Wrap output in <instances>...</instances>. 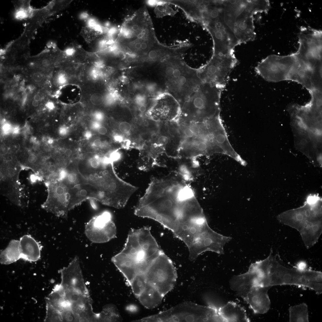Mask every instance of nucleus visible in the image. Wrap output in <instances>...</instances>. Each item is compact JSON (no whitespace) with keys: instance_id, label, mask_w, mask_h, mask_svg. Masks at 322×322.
<instances>
[{"instance_id":"1","label":"nucleus","mask_w":322,"mask_h":322,"mask_svg":"<svg viewBox=\"0 0 322 322\" xmlns=\"http://www.w3.org/2000/svg\"><path fill=\"white\" fill-rule=\"evenodd\" d=\"M198 202L192 187L184 180L170 175L152 177L134 213L156 221L173 233Z\"/></svg>"},{"instance_id":"2","label":"nucleus","mask_w":322,"mask_h":322,"mask_svg":"<svg viewBox=\"0 0 322 322\" xmlns=\"http://www.w3.org/2000/svg\"><path fill=\"white\" fill-rule=\"evenodd\" d=\"M170 125L178 149V158L192 159L220 153L235 160L239 155L231 144L221 115L203 121L178 118Z\"/></svg>"},{"instance_id":"3","label":"nucleus","mask_w":322,"mask_h":322,"mask_svg":"<svg viewBox=\"0 0 322 322\" xmlns=\"http://www.w3.org/2000/svg\"><path fill=\"white\" fill-rule=\"evenodd\" d=\"M163 250L151 232L150 227L132 229L122 250L114 257L115 264L125 277L133 279Z\"/></svg>"},{"instance_id":"4","label":"nucleus","mask_w":322,"mask_h":322,"mask_svg":"<svg viewBox=\"0 0 322 322\" xmlns=\"http://www.w3.org/2000/svg\"><path fill=\"white\" fill-rule=\"evenodd\" d=\"M113 163H103L96 170L82 175L98 191L99 201L117 208H124L138 188L123 180L116 174Z\"/></svg>"},{"instance_id":"5","label":"nucleus","mask_w":322,"mask_h":322,"mask_svg":"<svg viewBox=\"0 0 322 322\" xmlns=\"http://www.w3.org/2000/svg\"><path fill=\"white\" fill-rule=\"evenodd\" d=\"M117 43L125 50L140 53L148 52L158 43L146 7L140 9L125 21Z\"/></svg>"},{"instance_id":"6","label":"nucleus","mask_w":322,"mask_h":322,"mask_svg":"<svg viewBox=\"0 0 322 322\" xmlns=\"http://www.w3.org/2000/svg\"><path fill=\"white\" fill-rule=\"evenodd\" d=\"M222 86L203 82L199 89L181 106L179 118L188 121H203L220 115Z\"/></svg>"},{"instance_id":"7","label":"nucleus","mask_w":322,"mask_h":322,"mask_svg":"<svg viewBox=\"0 0 322 322\" xmlns=\"http://www.w3.org/2000/svg\"><path fill=\"white\" fill-rule=\"evenodd\" d=\"M165 73L168 78L169 88L180 106L199 88L203 82L198 72L187 66L180 54L165 62Z\"/></svg>"},{"instance_id":"8","label":"nucleus","mask_w":322,"mask_h":322,"mask_svg":"<svg viewBox=\"0 0 322 322\" xmlns=\"http://www.w3.org/2000/svg\"><path fill=\"white\" fill-rule=\"evenodd\" d=\"M188 249L189 258L195 260L212 246L216 232L209 226L206 217L187 221L179 224L173 233Z\"/></svg>"},{"instance_id":"9","label":"nucleus","mask_w":322,"mask_h":322,"mask_svg":"<svg viewBox=\"0 0 322 322\" xmlns=\"http://www.w3.org/2000/svg\"><path fill=\"white\" fill-rule=\"evenodd\" d=\"M254 15L251 1H228L225 4V22L241 44L256 37Z\"/></svg>"},{"instance_id":"10","label":"nucleus","mask_w":322,"mask_h":322,"mask_svg":"<svg viewBox=\"0 0 322 322\" xmlns=\"http://www.w3.org/2000/svg\"><path fill=\"white\" fill-rule=\"evenodd\" d=\"M144 322H223L218 308L192 302L178 304L165 311L143 318Z\"/></svg>"},{"instance_id":"11","label":"nucleus","mask_w":322,"mask_h":322,"mask_svg":"<svg viewBox=\"0 0 322 322\" xmlns=\"http://www.w3.org/2000/svg\"><path fill=\"white\" fill-rule=\"evenodd\" d=\"M322 199L318 195L308 196L304 205L279 215L281 223L296 229L300 233L314 225L322 222Z\"/></svg>"},{"instance_id":"12","label":"nucleus","mask_w":322,"mask_h":322,"mask_svg":"<svg viewBox=\"0 0 322 322\" xmlns=\"http://www.w3.org/2000/svg\"><path fill=\"white\" fill-rule=\"evenodd\" d=\"M272 252L266 259L252 263L246 273L233 277L230 282L232 289L238 293L253 287H272Z\"/></svg>"},{"instance_id":"13","label":"nucleus","mask_w":322,"mask_h":322,"mask_svg":"<svg viewBox=\"0 0 322 322\" xmlns=\"http://www.w3.org/2000/svg\"><path fill=\"white\" fill-rule=\"evenodd\" d=\"M144 275L146 283L155 288L164 297L173 288L177 277L175 266L164 252Z\"/></svg>"},{"instance_id":"14","label":"nucleus","mask_w":322,"mask_h":322,"mask_svg":"<svg viewBox=\"0 0 322 322\" xmlns=\"http://www.w3.org/2000/svg\"><path fill=\"white\" fill-rule=\"evenodd\" d=\"M48 196L42 208L59 217L67 218L69 211L75 207L72 188L63 181L47 180Z\"/></svg>"},{"instance_id":"15","label":"nucleus","mask_w":322,"mask_h":322,"mask_svg":"<svg viewBox=\"0 0 322 322\" xmlns=\"http://www.w3.org/2000/svg\"><path fill=\"white\" fill-rule=\"evenodd\" d=\"M297 60L295 53L285 56L270 55L262 60L255 67V70L268 82H278L288 80Z\"/></svg>"},{"instance_id":"16","label":"nucleus","mask_w":322,"mask_h":322,"mask_svg":"<svg viewBox=\"0 0 322 322\" xmlns=\"http://www.w3.org/2000/svg\"><path fill=\"white\" fill-rule=\"evenodd\" d=\"M85 233L91 242L96 244L105 243L116 238V227L111 214L105 212L93 217L86 224Z\"/></svg>"},{"instance_id":"17","label":"nucleus","mask_w":322,"mask_h":322,"mask_svg":"<svg viewBox=\"0 0 322 322\" xmlns=\"http://www.w3.org/2000/svg\"><path fill=\"white\" fill-rule=\"evenodd\" d=\"M305 271L302 272L295 267L292 268L284 266L278 261L276 256L273 255L271 268V286L295 285L313 290L314 285L306 280Z\"/></svg>"},{"instance_id":"18","label":"nucleus","mask_w":322,"mask_h":322,"mask_svg":"<svg viewBox=\"0 0 322 322\" xmlns=\"http://www.w3.org/2000/svg\"><path fill=\"white\" fill-rule=\"evenodd\" d=\"M59 272L61 278L60 284L64 290L89 295L77 256L75 257L67 266L60 270Z\"/></svg>"},{"instance_id":"19","label":"nucleus","mask_w":322,"mask_h":322,"mask_svg":"<svg viewBox=\"0 0 322 322\" xmlns=\"http://www.w3.org/2000/svg\"><path fill=\"white\" fill-rule=\"evenodd\" d=\"M180 112L178 101L170 94H166L156 100L151 111V117L156 122H171L179 118Z\"/></svg>"},{"instance_id":"20","label":"nucleus","mask_w":322,"mask_h":322,"mask_svg":"<svg viewBox=\"0 0 322 322\" xmlns=\"http://www.w3.org/2000/svg\"><path fill=\"white\" fill-rule=\"evenodd\" d=\"M272 287H253L238 294L255 314H263L270 308L271 302L268 291Z\"/></svg>"},{"instance_id":"21","label":"nucleus","mask_w":322,"mask_h":322,"mask_svg":"<svg viewBox=\"0 0 322 322\" xmlns=\"http://www.w3.org/2000/svg\"><path fill=\"white\" fill-rule=\"evenodd\" d=\"M62 289L64 296L70 303L71 308L75 318H84L93 313L92 301L90 294H84L75 291Z\"/></svg>"},{"instance_id":"22","label":"nucleus","mask_w":322,"mask_h":322,"mask_svg":"<svg viewBox=\"0 0 322 322\" xmlns=\"http://www.w3.org/2000/svg\"><path fill=\"white\" fill-rule=\"evenodd\" d=\"M19 240L20 259L35 262L40 259V247L34 238L30 235H25L21 237Z\"/></svg>"},{"instance_id":"23","label":"nucleus","mask_w":322,"mask_h":322,"mask_svg":"<svg viewBox=\"0 0 322 322\" xmlns=\"http://www.w3.org/2000/svg\"><path fill=\"white\" fill-rule=\"evenodd\" d=\"M224 322H250L246 311L236 303L229 302L218 308Z\"/></svg>"},{"instance_id":"24","label":"nucleus","mask_w":322,"mask_h":322,"mask_svg":"<svg viewBox=\"0 0 322 322\" xmlns=\"http://www.w3.org/2000/svg\"><path fill=\"white\" fill-rule=\"evenodd\" d=\"M164 297L155 288L146 284L144 289L137 298L148 309H152L162 303Z\"/></svg>"},{"instance_id":"25","label":"nucleus","mask_w":322,"mask_h":322,"mask_svg":"<svg viewBox=\"0 0 322 322\" xmlns=\"http://www.w3.org/2000/svg\"><path fill=\"white\" fill-rule=\"evenodd\" d=\"M2 264H9L20 259L19 240H12L7 247L2 251L0 255Z\"/></svg>"},{"instance_id":"26","label":"nucleus","mask_w":322,"mask_h":322,"mask_svg":"<svg viewBox=\"0 0 322 322\" xmlns=\"http://www.w3.org/2000/svg\"><path fill=\"white\" fill-rule=\"evenodd\" d=\"M289 311L290 322H309L308 307L306 303L291 306Z\"/></svg>"},{"instance_id":"27","label":"nucleus","mask_w":322,"mask_h":322,"mask_svg":"<svg viewBox=\"0 0 322 322\" xmlns=\"http://www.w3.org/2000/svg\"><path fill=\"white\" fill-rule=\"evenodd\" d=\"M122 320L116 307L113 304L106 305L98 313V322H119Z\"/></svg>"},{"instance_id":"28","label":"nucleus","mask_w":322,"mask_h":322,"mask_svg":"<svg viewBox=\"0 0 322 322\" xmlns=\"http://www.w3.org/2000/svg\"><path fill=\"white\" fill-rule=\"evenodd\" d=\"M146 284L144 275H137L134 278L129 286L137 298L144 289Z\"/></svg>"},{"instance_id":"29","label":"nucleus","mask_w":322,"mask_h":322,"mask_svg":"<svg viewBox=\"0 0 322 322\" xmlns=\"http://www.w3.org/2000/svg\"><path fill=\"white\" fill-rule=\"evenodd\" d=\"M119 129L122 133L128 134L130 131L131 126L126 122H122L119 125Z\"/></svg>"},{"instance_id":"30","label":"nucleus","mask_w":322,"mask_h":322,"mask_svg":"<svg viewBox=\"0 0 322 322\" xmlns=\"http://www.w3.org/2000/svg\"><path fill=\"white\" fill-rule=\"evenodd\" d=\"M93 117L94 120L100 122L104 120V118L103 114L101 112L98 111L93 113Z\"/></svg>"},{"instance_id":"31","label":"nucleus","mask_w":322,"mask_h":322,"mask_svg":"<svg viewBox=\"0 0 322 322\" xmlns=\"http://www.w3.org/2000/svg\"><path fill=\"white\" fill-rule=\"evenodd\" d=\"M295 267L300 271H303L307 269V264L305 262L301 261L299 262Z\"/></svg>"},{"instance_id":"32","label":"nucleus","mask_w":322,"mask_h":322,"mask_svg":"<svg viewBox=\"0 0 322 322\" xmlns=\"http://www.w3.org/2000/svg\"><path fill=\"white\" fill-rule=\"evenodd\" d=\"M69 129L65 126H62L60 127L59 129V133L60 135L63 136H66L68 133Z\"/></svg>"},{"instance_id":"33","label":"nucleus","mask_w":322,"mask_h":322,"mask_svg":"<svg viewBox=\"0 0 322 322\" xmlns=\"http://www.w3.org/2000/svg\"><path fill=\"white\" fill-rule=\"evenodd\" d=\"M101 122L94 120L90 124V127L91 129L94 130H97L101 126Z\"/></svg>"},{"instance_id":"34","label":"nucleus","mask_w":322,"mask_h":322,"mask_svg":"<svg viewBox=\"0 0 322 322\" xmlns=\"http://www.w3.org/2000/svg\"><path fill=\"white\" fill-rule=\"evenodd\" d=\"M12 130L11 125L8 123H5L3 124L2 130L3 133L5 135L9 133Z\"/></svg>"},{"instance_id":"35","label":"nucleus","mask_w":322,"mask_h":322,"mask_svg":"<svg viewBox=\"0 0 322 322\" xmlns=\"http://www.w3.org/2000/svg\"><path fill=\"white\" fill-rule=\"evenodd\" d=\"M33 78L35 81L37 82H40L42 80L43 76L40 73H35L33 75Z\"/></svg>"},{"instance_id":"36","label":"nucleus","mask_w":322,"mask_h":322,"mask_svg":"<svg viewBox=\"0 0 322 322\" xmlns=\"http://www.w3.org/2000/svg\"><path fill=\"white\" fill-rule=\"evenodd\" d=\"M28 160L29 163L31 164H34L37 162V158L36 155L34 154H32L29 156Z\"/></svg>"},{"instance_id":"37","label":"nucleus","mask_w":322,"mask_h":322,"mask_svg":"<svg viewBox=\"0 0 322 322\" xmlns=\"http://www.w3.org/2000/svg\"><path fill=\"white\" fill-rule=\"evenodd\" d=\"M83 136L86 139L89 140L92 137L93 134L91 131L87 130L84 132L83 134Z\"/></svg>"},{"instance_id":"38","label":"nucleus","mask_w":322,"mask_h":322,"mask_svg":"<svg viewBox=\"0 0 322 322\" xmlns=\"http://www.w3.org/2000/svg\"><path fill=\"white\" fill-rule=\"evenodd\" d=\"M98 132L101 135H104L106 133L107 129L104 126H101L98 129Z\"/></svg>"},{"instance_id":"39","label":"nucleus","mask_w":322,"mask_h":322,"mask_svg":"<svg viewBox=\"0 0 322 322\" xmlns=\"http://www.w3.org/2000/svg\"><path fill=\"white\" fill-rule=\"evenodd\" d=\"M30 179L31 182L33 183H34L36 182L38 180H39V179H40V178L37 175L34 174H32L30 176Z\"/></svg>"},{"instance_id":"40","label":"nucleus","mask_w":322,"mask_h":322,"mask_svg":"<svg viewBox=\"0 0 322 322\" xmlns=\"http://www.w3.org/2000/svg\"><path fill=\"white\" fill-rule=\"evenodd\" d=\"M102 142L99 139L95 140L93 142L92 145L95 147H99L101 145Z\"/></svg>"},{"instance_id":"41","label":"nucleus","mask_w":322,"mask_h":322,"mask_svg":"<svg viewBox=\"0 0 322 322\" xmlns=\"http://www.w3.org/2000/svg\"><path fill=\"white\" fill-rule=\"evenodd\" d=\"M58 80L59 83L61 84H63L66 81V78L63 74H61L59 76Z\"/></svg>"},{"instance_id":"42","label":"nucleus","mask_w":322,"mask_h":322,"mask_svg":"<svg viewBox=\"0 0 322 322\" xmlns=\"http://www.w3.org/2000/svg\"><path fill=\"white\" fill-rule=\"evenodd\" d=\"M46 106L49 110H53L55 108V105L54 104L51 102H48L46 104Z\"/></svg>"},{"instance_id":"43","label":"nucleus","mask_w":322,"mask_h":322,"mask_svg":"<svg viewBox=\"0 0 322 322\" xmlns=\"http://www.w3.org/2000/svg\"><path fill=\"white\" fill-rule=\"evenodd\" d=\"M42 64L44 67H47L50 65V62L48 60L45 59L43 60Z\"/></svg>"},{"instance_id":"44","label":"nucleus","mask_w":322,"mask_h":322,"mask_svg":"<svg viewBox=\"0 0 322 322\" xmlns=\"http://www.w3.org/2000/svg\"><path fill=\"white\" fill-rule=\"evenodd\" d=\"M40 147V143L38 141L33 143V148L35 150H38Z\"/></svg>"},{"instance_id":"45","label":"nucleus","mask_w":322,"mask_h":322,"mask_svg":"<svg viewBox=\"0 0 322 322\" xmlns=\"http://www.w3.org/2000/svg\"><path fill=\"white\" fill-rule=\"evenodd\" d=\"M8 148L4 146L1 148V154L2 155L6 154L8 152Z\"/></svg>"},{"instance_id":"46","label":"nucleus","mask_w":322,"mask_h":322,"mask_svg":"<svg viewBox=\"0 0 322 322\" xmlns=\"http://www.w3.org/2000/svg\"><path fill=\"white\" fill-rule=\"evenodd\" d=\"M20 131V128L18 126H16L14 127L12 129V132L13 133L15 134H18Z\"/></svg>"},{"instance_id":"47","label":"nucleus","mask_w":322,"mask_h":322,"mask_svg":"<svg viewBox=\"0 0 322 322\" xmlns=\"http://www.w3.org/2000/svg\"><path fill=\"white\" fill-rule=\"evenodd\" d=\"M73 152L72 150L70 149H67L66 150L65 155L68 157H70L72 155Z\"/></svg>"},{"instance_id":"48","label":"nucleus","mask_w":322,"mask_h":322,"mask_svg":"<svg viewBox=\"0 0 322 322\" xmlns=\"http://www.w3.org/2000/svg\"><path fill=\"white\" fill-rule=\"evenodd\" d=\"M74 52V50L73 49H70L66 51V53L67 54L69 55H71Z\"/></svg>"},{"instance_id":"49","label":"nucleus","mask_w":322,"mask_h":322,"mask_svg":"<svg viewBox=\"0 0 322 322\" xmlns=\"http://www.w3.org/2000/svg\"><path fill=\"white\" fill-rule=\"evenodd\" d=\"M66 150L64 148H61L59 150V153L61 155L65 154Z\"/></svg>"},{"instance_id":"50","label":"nucleus","mask_w":322,"mask_h":322,"mask_svg":"<svg viewBox=\"0 0 322 322\" xmlns=\"http://www.w3.org/2000/svg\"><path fill=\"white\" fill-rule=\"evenodd\" d=\"M133 60L134 58L131 56H129L126 59L128 63H132L133 62Z\"/></svg>"},{"instance_id":"51","label":"nucleus","mask_w":322,"mask_h":322,"mask_svg":"<svg viewBox=\"0 0 322 322\" xmlns=\"http://www.w3.org/2000/svg\"><path fill=\"white\" fill-rule=\"evenodd\" d=\"M34 100L38 101L41 99V97L39 95L37 94L34 96Z\"/></svg>"},{"instance_id":"52","label":"nucleus","mask_w":322,"mask_h":322,"mask_svg":"<svg viewBox=\"0 0 322 322\" xmlns=\"http://www.w3.org/2000/svg\"><path fill=\"white\" fill-rule=\"evenodd\" d=\"M146 107L144 105L141 106L140 108V111L142 112H144L146 110Z\"/></svg>"},{"instance_id":"53","label":"nucleus","mask_w":322,"mask_h":322,"mask_svg":"<svg viewBox=\"0 0 322 322\" xmlns=\"http://www.w3.org/2000/svg\"><path fill=\"white\" fill-rule=\"evenodd\" d=\"M30 142L33 143H34L37 141V138L34 137H31L30 139Z\"/></svg>"},{"instance_id":"54","label":"nucleus","mask_w":322,"mask_h":322,"mask_svg":"<svg viewBox=\"0 0 322 322\" xmlns=\"http://www.w3.org/2000/svg\"><path fill=\"white\" fill-rule=\"evenodd\" d=\"M32 105L34 107H37L38 106L39 102L38 101L34 100L32 102Z\"/></svg>"},{"instance_id":"55","label":"nucleus","mask_w":322,"mask_h":322,"mask_svg":"<svg viewBox=\"0 0 322 322\" xmlns=\"http://www.w3.org/2000/svg\"><path fill=\"white\" fill-rule=\"evenodd\" d=\"M47 143L50 144H52L54 142L53 140L51 138H49L47 141Z\"/></svg>"},{"instance_id":"56","label":"nucleus","mask_w":322,"mask_h":322,"mask_svg":"<svg viewBox=\"0 0 322 322\" xmlns=\"http://www.w3.org/2000/svg\"><path fill=\"white\" fill-rule=\"evenodd\" d=\"M88 14H87L86 13H83L80 16V17H81V18H84V19H85V18H87L88 17Z\"/></svg>"},{"instance_id":"57","label":"nucleus","mask_w":322,"mask_h":322,"mask_svg":"<svg viewBox=\"0 0 322 322\" xmlns=\"http://www.w3.org/2000/svg\"><path fill=\"white\" fill-rule=\"evenodd\" d=\"M12 115L15 116L17 114V112L16 111L14 110L12 111Z\"/></svg>"},{"instance_id":"58","label":"nucleus","mask_w":322,"mask_h":322,"mask_svg":"<svg viewBox=\"0 0 322 322\" xmlns=\"http://www.w3.org/2000/svg\"><path fill=\"white\" fill-rule=\"evenodd\" d=\"M29 88L30 89H32H32H34V87H33L32 86H29Z\"/></svg>"}]
</instances>
